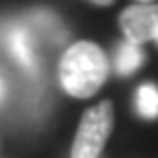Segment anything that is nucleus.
I'll return each mask as SVG.
<instances>
[{
	"mask_svg": "<svg viewBox=\"0 0 158 158\" xmlns=\"http://www.w3.org/2000/svg\"><path fill=\"white\" fill-rule=\"evenodd\" d=\"M156 44H158V40H156Z\"/></svg>",
	"mask_w": 158,
	"mask_h": 158,
	"instance_id": "9",
	"label": "nucleus"
},
{
	"mask_svg": "<svg viewBox=\"0 0 158 158\" xmlns=\"http://www.w3.org/2000/svg\"><path fill=\"white\" fill-rule=\"evenodd\" d=\"M118 27L125 42L138 46L158 40V2H136L125 7L118 15Z\"/></svg>",
	"mask_w": 158,
	"mask_h": 158,
	"instance_id": "3",
	"label": "nucleus"
},
{
	"mask_svg": "<svg viewBox=\"0 0 158 158\" xmlns=\"http://www.w3.org/2000/svg\"><path fill=\"white\" fill-rule=\"evenodd\" d=\"M114 130V103L103 99L81 114L70 158H99Z\"/></svg>",
	"mask_w": 158,
	"mask_h": 158,
	"instance_id": "2",
	"label": "nucleus"
},
{
	"mask_svg": "<svg viewBox=\"0 0 158 158\" xmlns=\"http://www.w3.org/2000/svg\"><path fill=\"white\" fill-rule=\"evenodd\" d=\"M90 2L97 7H110V5H114V0H90Z\"/></svg>",
	"mask_w": 158,
	"mask_h": 158,
	"instance_id": "7",
	"label": "nucleus"
},
{
	"mask_svg": "<svg viewBox=\"0 0 158 158\" xmlns=\"http://www.w3.org/2000/svg\"><path fill=\"white\" fill-rule=\"evenodd\" d=\"M108 79V57L103 48L81 40L66 48L59 62L62 88L75 99H88L101 90Z\"/></svg>",
	"mask_w": 158,
	"mask_h": 158,
	"instance_id": "1",
	"label": "nucleus"
},
{
	"mask_svg": "<svg viewBox=\"0 0 158 158\" xmlns=\"http://www.w3.org/2000/svg\"><path fill=\"white\" fill-rule=\"evenodd\" d=\"M136 110L143 118H158V86L143 84L136 90Z\"/></svg>",
	"mask_w": 158,
	"mask_h": 158,
	"instance_id": "5",
	"label": "nucleus"
},
{
	"mask_svg": "<svg viewBox=\"0 0 158 158\" xmlns=\"http://www.w3.org/2000/svg\"><path fill=\"white\" fill-rule=\"evenodd\" d=\"M11 53L22 66H31L33 64V48H31V37L27 33V29H13L11 33Z\"/></svg>",
	"mask_w": 158,
	"mask_h": 158,
	"instance_id": "6",
	"label": "nucleus"
},
{
	"mask_svg": "<svg viewBox=\"0 0 158 158\" xmlns=\"http://www.w3.org/2000/svg\"><path fill=\"white\" fill-rule=\"evenodd\" d=\"M145 62V53L138 44H132V42H123L121 46L116 48V73L118 75H132L136 73L138 68L143 66Z\"/></svg>",
	"mask_w": 158,
	"mask_h": 158,
	"instance_id": "4",
	"label": "nucleus"
},
{
	"mask_svg": "<svg viewBox=\"0 0 158 158\" xmlns=\"http://www.w3.org/2000/svg\"><path fill=\"white\" fill-rule=\"evenodd\" d=\"M136 2H156V0H136Z\"/></svg>",
	"mask_w": 158,
	"mask_h": 158,
	"instance_id": "8",
	"label": "nucleus"
}]
</instances>
